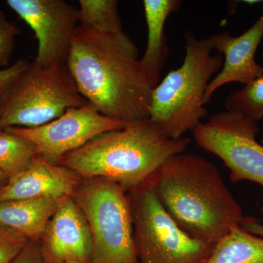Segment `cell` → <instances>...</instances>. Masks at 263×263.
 <instances>
[{"label":"cell","mask_w":263,"mask_h":263,"mask_svg":"<svg viewBox=\"0 0 263 263\" xmlns=\"http://www.w3.org/2000/svg\"><path fill=\"white\" fill-rule=\"evenodd\" d=\"M66 65L81 95L105 117L124 123L149 118L153 89L124 31L78 26Z\"/></svg>","instance_id":"1"},{"label":"cell","mask_w":263,"mask_h":263,"mask_svg":"<svg viewBox=\"0 0 263 263\" xmlns=\"http://www.w3.org/2000/svg\"><path fill=\"white\" fill-rule=\"evenodd\" d=\"M148 181L178 226L208 245H215L245 218L219 169L200 156H172Z\"/></svg>","instance_id":"2"},{"label":"cell","mask_w":263,"mask_h":263,"mask_svg":"<svg viewBox=\"0 0 263 263\" xmlns=\"http://www.w3.org/2000/svg\"><path fill=\"white\" fill-rule=\"evenodd\" d=\"M190 143L188 138H167L148 118L95 137L57 164L82 179L109 180L127 191L146 181L164 161L183 153Z\"/></svg>","instance_id":"3"},{"label":"cell","mask_w":263,"mask_h":263,"mask_svg":"<svg viewBox=\"0 0 263 263\" xmlns=\"http://www.w3.org/2000/svg\"><path fill=\"white\" fill-rule=\"evenodd\" d=\"M184 60L152 89L149 119L171 139L193 131L208 114L203 98L212 76L224 63L222 55H212L209 37L197 39L195 33L184 36Z\"/></svg>","instance_id":"4"},{"label":"cell","mask_w":263,"mask_h":263,"mask_svg":"<svg viewBox=\"0 0 263 263\" xmlns=\"http://www.w3.org/2000/svg\"><path fill=\"white\" fill-rule=\"evenodd\" d=\"M67 65L43 67L34 61L0 98V129L37 127L67 109L84 106Z\"/></svg>","instance_id":"5"},{"label":"cell","mask_w":263,"mask_h":263,"mask_svg":"<svg viewBox=\"0 0 263 263\" xmlns=\"http://www.w3.org/2000/svg\"><path fill=\"white\" fill-rule=\"evenodd\" d=\"M126 190L109 180L84 179L72 195L89 224L90 263H138L133 216Z\"/></svg>","instance_id":"6"},{"label":"cell","mask_w":263,"mask_h":263,"mask_svg":"<svg viewBox=\"0 0 263 263\" xmlns=\"http://www.w3.org/2000/svg\"><path fill=\"white\" fill-rule=\"evenodd\" d=\"M134 238L141 263H205L214 246L190 236L162 205L148 179L131 190Z\"/></svg>","instance_id":"7"},{"label":"cell","mask_w":263,"mask_h":263,"mask_svg":"<svg viewBox=\"0 0 263 263\" xmlns=\"http://www.w3.org/2000/svg\"><path fill=\"white\" fill-rule=\"evenodd\" d=\"M258 132V122L226 110L212 114L193 133L200 148L223 161L233 182L258 183L263 193V146L256 140Z\"/></svg>","instance_id":"8"},{"label":"cell","mask_w":263,"mask_h":263,"mask_svg":"<svg viewBox=\"0 0 263 263\" xmlns=\"http://www.w3.org/2000/svg\"><path fill=\"white\" fill-rule=\"evenodd\" d=\"M128 123L105 117L91 104L70 108L54 120L37 127H9L7 130L34 143L38 157L57 164L63 156L81 148L95 137L125 127Z\"/></svg>","instance_id":"9"},{"label":"cell","mask_w":263,"mask_h":263,"mask_svg":"<svg viewBox=\"0 0 263 263\" xmlns=\"http://www.w3.org/2000/svg\"><path fill=\"white\" fill-rule=\"evenodd\" d=\"M7 5L32 29L38 42L34 62L66 65L79 25V9L65 0H8Z\"/></svg>","instance_id":"10"},{"label":"cell","mask_w":263,"mask_h":263,"mask_svg":"<svg viewBox=\"0 0 263 263\" xmlns=\"http://www.w3.org/2000/svg\"><path fill=\"white\" fill-rule=\"evenodd\" d=\"M39 245L46 263H90L92 241L89 224L72 196L62 199Z\"/></svg>","instance_id":"11"},{"label":"cell","mask_w":263,"mask_h":263,"mask_svg":"<svg viewBox=\"0 0 263 263\" xmlns=\"http://www.w3.org/2000/svg\"><path fill=\"white\" fill-rule=\"evenodd\" d=\"M263 37V15L239 37L224 32L209 37L213 50L224 56L220 72L208 85L203 105L210 102L214 92L227 84L238 82L247 85L263 76V67L254 60Z\"/></svg>","instance_id":"12"},{"label":"cell","mask_w":263,"mask_h":263,"mask_svg":"<svg viewBox=\"0 0 263 263\" xmlns=\"http://www.w3.org/2000/svg\"><path fill=\"white\" fill-rule=\"evenodd\" d=\"M81 179L71 170L37 156L28 168L10 178L0 191V202L72 196L80 186Z\"/></svg>","instance_id":"13"},{"label":"cell","mask_w":263,"mask_h":263,"mask_svg":"<svg viewBox=\"0 0 263 263\" xmlns=\"http://www.w3.org/2000/svg\"><path fill=\"white\" fill-rule=\"evenodd\" d=\"M147 44L140 63L152 89L160 83L161 70L168 56L164 27L167 18L181 6L179 0H144Z\"/></svg>","instance_id":"14"},{"label":"cell","mask_w":263,"mask_h":263,"mask_svg":"<svg viewBox=\"0 0 263 263\" xmlns=\"http://www.w3.org/2000/svg\"><path fill=\"white\" fill-rule=\"evenodd\" d=\"M62 199H21L0 202V224L28 240L39 242Z\"/></svg>","instance_id":"15"},{"label":"cell","mask_w":263,"mask_h":263,"mask_svg":"<svg viewBox=\"0 0 263 263\" xmlns=\"http://www.w3.org/2000/svg\"><path fill=\"white\" fill-rule=\"evenodd\" d=\"M205 263H263V238L236 227L214 246Z\"/></svg>","instance_id":"16"},{"label":"cell","mask_w":263,"mask_h":263,"mask_svg":"<svg viewBox=\"0 0 263 263\" xmlns=\"http://www.w3.org/2000/svg\"><path fill=\"white\" fill-rule=\"evenodd\" d=\"M36 157L35 146L32 141L0 129V171L8 179L28 168Z\"/></svg>","instance_id":"17"},{"label":"cell","mask_w":263,"mask_h":263,"mask_svg":"<svg viewBox=\"0 0 263 263\" xmlns=\"http://www.w3.org/2000/svg\"><path fill=\"white\" fill-rule=\"evenodd\" d=\"M79 25L103 33L123 31L117 0H80Z\"/></svg>","instance_id":"18"},{"label":"cell","mask_w":263,"mask_h":263,"mask_svg":"<svg viewBox=\"0 0 263 263\" xmlns=\"http://www.w3.org/2000/svg\"><path fill=\"white\" fill-rule=\"evenodd\" d=\"M227 111L258 122L263 118V76L245 85L228 95L226 103Z\"/></svg>","instance_id":"19"},{"label":"cell","mask_w":263,"mask_h":263,"mask_svg":"<svg viewBox=\"0 0 263 263\" xmlns=\"http://www.w3.org/2000/svg\"><path fill=\"white\" fill-rule=\"evenodd\" d=\"M20 32L18 26L10 22L0 10V69L8 67L14 51L15 39Z\"/></svg>","instance_id":"20"},{"label":"cell","mask_w":263,"mask_h":263,"mask_svg":"<svg viewBox=\"0 0 263 263\" xmlns=\"http://www.w3.org/2000/svg\"><path fill=\"white\" fill-rule=\"evenodd\" d=\"M28 240L14 230L0 224V263H11Z\"/></svg>","instance_id":"21"},{"label":"cell","mask_w":263,"mask_h":263,"mask_svg":"<svg viewBox=\"0 0 263 263\" xmlns=\"http://www.w3.org/2000/svg\"><path fill=\"white\" fill-rule=\"evenodd\" d=\"M30 62L27 60H18L10 67L0 69V98L28 68Z\"/></svg>","instance_id":"22"},{"label":"cell","mask_w":263,"mask_h":263,"mask_svg":"<svg viewBox=\"0 0 263 263\" xmlns=\"http://www.w3.org/2000/svg\"><path fill=\"white\" fill-rule=\"evenodd\" d=\"M11 263H46L41 253L39 242L29 240Z\"/></svg>","instance_id":"23"},{"label":"cell","mask_w":263,"mask_h":263,"mask_svg":"<svg viewBox=\"0 0 263 263\" xmlns=\"http://www.w3.org/2000/svg\"><path fill=\"white\" fill-rule=\"evenodd\" d=\"M240 227L249 233L263 238V224L259 222L257 219L249 216H245Z\"/></svg>","instance_id":"24"},{"label":"cell","mask_w":263,"mask_h":263,"mask_svg":"<svg viewBox=\"0 0 263 263\" xmlns=\"http://www.w3.org/2000/svg\"><path fill=\"white\" fill-rule=\"evenodd\" d=\"M8 181H9V179H8V176L0 171V191L5 187Z\"/></svg>","instance_id":"25"},{"label":"cell","mask_w":263,"mask_h":263,"mask_svg":"<svg viewBox=\"0 0 263 263\" xmlns=\"http://www.w3.org/2000/svg\"><path fill=\"white\" fill-rule=\"evenodd\" d=\"M65 263H81L80 262H78V261H68V262Z\"/></svg>","instance_id":"26"}]
</instances>
